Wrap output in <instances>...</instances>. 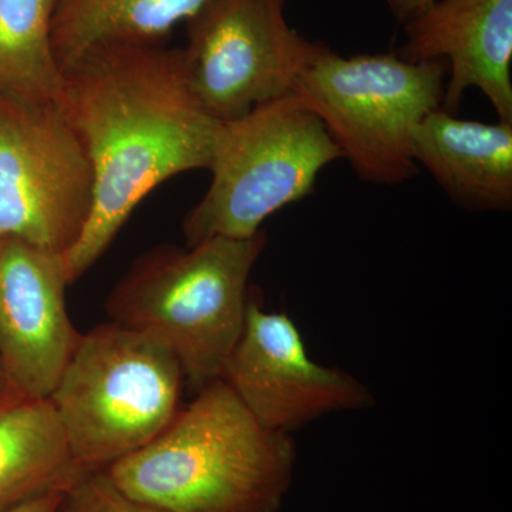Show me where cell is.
<instances>
[{
  "instance_id": "7",
  "label": "cell",
  "mask_w": 512,
  "mask_h": 512,
  "mask_svg": "<svg viewBox=\"0 0 512 512\" xmlns=\"http://www.w3.org/2000/svg\"><path fill=\"white\" fill-rule=\"evenodd\" d=\"M93 198L92 161L56 101L0 96V239L64 255Z\"/></svg>"
},
{
  "instance_id": "5",
  "label": "cell",
  "mask_w": 512,
  "mask_h": 512,
  "mask_svg": "<svg viewBox=\"0 0 512 512\" xmlns=\"http://www.w3.org/2000/svg\"><path fill=\"white\" fill-rule=\"evenodd\" d=\"M342 153L322 121L295 94L218 126L211 184L184 220L187 247L211 238H251L275 212L311 194Z\"/></svg>"
},
{
  "instance_id": "16",
  "label": "cell",
  "mask_w": 512,
  "mask_h": 512,
  "mask_svg": "<svg viewBox=\"0 0 512 512\" xmlns=\"http://www.w3.org/2000/svg\"><path fill=\"white\" fill-rule=\"evenodd\" d=\"M57 512H177L134 500L116 487L106 470L92 471L64 494Z\"/></svg>"
},
{
  "instance_id": "18",
  "label": "cell",
  "mask_w": 512,
  "mask_h": 512,
  "mask_svg": "<svg viewBox=\"0 0 512 512\" xmlns=\"http://www.w3.org/2000/svg\"><path fill=\"white\" fill-rule=\"evenodd\" d=\"M396 18L406 23L439 0H386Z\"/></svg>"
},
{
  "instance_id": "1",
  "label": "cell",
  "mask_w": 512,
  "mask_h": 512,
  "mask_svg": "<svg viewBox=\"0 0 512 512\" xmlns=\"http://www.w3.org/2000/svg\"><path fill=\"white\" fill-rule=\"evenodd\" d=\"M56 103L94 171L89 221L63 255L73 284L158 185L208 170L220 121L194 93L184 49L163 45L94 50L63 70Z\"/></svg>"
},
{
  "instance_id": "3",
  "label": "cell",
  "mask_w": 512,
  "mask_h": 512,
  "mask_svg": "<svg viewBox=\"0 0 512 512\" xmlns=\"http://www.w3.org/2000/svg\"><path fill=\"white\" fill-rule=\"evenodd\" d=\"M265 245L262 229L251 238L150 249L110 293L111 322L164 343L180 362L185 382L198 392L220 379L237 345L247 316L249 275Z\"/></svg>"
},
{
  "instance_id": "11",
  "label": "cell",
  "mask_w": 512,
  "mask_h": 512,
  "mask_svg": "<svg viewBox=\"0 0 512 512\" xmlns=\"http://www.w3.org/2000/svg\"><path fill=\"white\" fill-rule=\"evenodd\" d=\"M399 56L447 64L441 109L454 113L468 89L512 123V0H439L404 23Z\"/></svg>"
},
{
  "instance_id": "8",
  "label": "cell",
  "mask_w": 512,
  "mask_h": 512,
  "mask_svg": "<svg viewBox=\"0 0 512 512\" xmlns=\"http://www.w3.org/2000/svg\"><path fill=\"white\" fill-rule=\"evenodd\" d=\"M285 5L286 0H208L185 22L192 89L220 123L291 93L323 45L289 26Z\"/></svg>"
},
{
  "instance_id": "6",
  "label": "cell",
  "mask_w": 512,
  "mask_h": 512,
  "mask_svg": "<svg viewBox=\"0 0 512 512\" xmlns=\"http://www.w3.org/2000/svg\"><path fill=\"white\" fill-rule=\"evenodd\" d=\"M447 64L410 62L393 53L345 57L322 45L292 93L326 127L357 175L373 184L416 174L414 131L440 109Z\"/></svg>"
},
{
  "instance_id": "4",
  "label": "cell",
  "mask_w": 512,
  "mask_h": 512,
  "mask_svg": "<svg viewBox=\"0 0 512 512\" xmlns=\"http://www.w3.org/2000/svg\"><path fill=\"white\" fill-rule=\"evenodd\" d=\"M184 373L160 340L109 322L80 336L50 394L74 460L107 470L178 413Z\"/></svg>"
},
{
  "instance_id": "10",
  "label": "cell",
  "mask_w": 512,
  "mask_h": 512,
  "mask_svg": "<svg viewBox=\"0 0 512 512\" xmlns=\"http://www.w3.org/2000/svg\"><path fill=\"white\" fill-rule=\"evenodd\" d=\"M63 255L0 239V369L9 396L49 399L82 333L66 309Z\"/></svg>"
},
{
  "instance_id": "13",
  "label": "cell",
  "mask_w": 512,
  "mask_h": 512,
  "mask_svg": "<svg viewBox=\"0 0 512 512\" xmlns=\"http://www.w3.org/2000/svg\"><path fill=\"white\" fill-rule=\"evenodd\" d=\"M87 473L74 460L52 400H0V511L69 490Z\"/></svg>"
},
{
  "instance_id": "19",
  "label": "cell",
  "mask_w": 512,
  "mask_h": 512,
  "mask_svg": "<svg viewBox=\"0 0 512 512\" xmlns=\"http://www.w3.org/2000/svg\"><path fill=\"white\" fill-rule=\"evenodd\" d=\"M8 396V389H6L5 377H3L2 369H0V400Z\"/></svg>"
},
{
  "instance_id": "2",
  "label": "cell",
  "mask_w": 512,
  "mask_h": 512,
  "mask_svg": "<svg viewBox=\"0 0 512 512\" xmlns=\"http://www.w3.org/2000/svg\"><path fill=\"white\" fill-rule=\"evenodd\" d=\"M295 444L266 429L221 379L147 446L111 464L119 490L177 512H278L292 483Z\"/></svg>"
},
{
  "instance_id": "9",
  "label": "cell",
  "mask_w": 512,
  "mask_h": 512,
  "mask_svg": "<svg viewBox=\"0 0 512 512\" xmlns=\"http://www.w3.org/2000/svg\"><path fill=\"white\" fill-rule=\"evenodd\" d=\"M220 379L262 426L286 433L373 402L355 377L313 362L289 316L266 312L254 299H248L244 329Z\"/></svg>"
},
{
  "instance_id": "15",
  "label": "cell",
  "mask_w": 512,
  "mask_h": 512,
  "mask_svg": "<svg viewBox=\"0 0 512 512\" xmlns=\"http://www.w3.org/2000/svg\"><path fill=\"white\" fill-rule=\"evenodd\" d=\"M59 0H0V96L56 101L62 70L52 45Z\"/></svg>"
},
{
  "instance_id": "12",
  "label": "cell",
  "mask_w": 512,
  "mask_h": 512,
  "mask_svg": "<svg viewBox=\"0 0 512 512\" xmlns=\"http://www.w3.org/2000/svg\"><path fill=\"white\" fill-rule=\"evenodd\" d=\"M412 154L461 207L511 210L512 123L458 119L440 107L414 131Z\"/></svg>"
},
{
  "instance_id": "17",
  "label": "cell",
  "mask_w": 512,
  "mask_h": 512,
  "mask_svg": "<svg viewBox=\"0 0 512 512\" xmlns=\"http://www.w3.org/2000/svg\"><path fill=\"white\" fill-rule=\"evenodd\" d=\"M67 490L52 491L0 512H57Z\"/></svg>"
},
{
  "instance_id": "14",
  "label": "cell",
  "mask_w": 512,
  "mask_h": 512,
  "mask_svg": "<svg viewBox=\"0 0 512 512\" xmlns=\"http://www.w3.org/2000/svg\"><path fill=\"white\" fill-rule=\"evenodd\" d=\"M208 0H59L52 45L60 70L111 46H161Z\"/></svg>"
}]
</instances>
